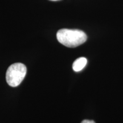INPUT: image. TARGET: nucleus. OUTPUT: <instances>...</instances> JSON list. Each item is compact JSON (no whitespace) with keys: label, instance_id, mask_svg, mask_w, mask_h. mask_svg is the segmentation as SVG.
<instances>
[{"label":"nucleus","instance_id":"f257e3e1","mask_svg":"<svg viewBox=\"0 0 123 123\" xmlns=\"http://www.w3.org/2000/svg\"><path fill=\"white\" fill-rule=\"evenodd\" d=\"M58 42L66 47L74 48L84 43L87 37L83 31L78 29H63L56 33Z\"/></svg>","mask_w":123,"mask_h":123},{"label":"nucleus","instance_id":"f03ea898","mask_svg":"<svg viewBox=\"0 0 123 123\" xmlns=\"http://www.w3.org/2000/svg\"><path fill=\"white\" fill-rule=\"evenodd\" d=\"M27 73V68L21 63H15L10 65L6 74L7 83L11 87H17L24 79Z\"/></svg>","mask_w":123,"mask_h":123},{"label":"nucleus","instance_id":"7ed1b4c3","mask_svg":"<svg viewBox=\"0 0 123 123\" xmlns=\"http://www.w3.org/2000/svg\"><path fill=\"white\" fill-rule=\"evenodd\" d=\"M87 63V59L86 58L81 57L75 60L73 64V70L75 72H79L84 68Z\"/></svg>","mask_w":123,"mask_h":123},{"label":"nucleus","instance_id":"20e7f679","mask_svg":"<svg viewBox=\"0 0 123 123\" xmlns=\"http://www.w3.org/2000/svg\"><path fill=\"white\" fill-rule=\"evenodd\" d=\"M81 123H95L94 121L93 120H84L83 121H82Z\"/></svg>","mask_w":123,"mask_h":123},{"label":"nucleus","instance_id":"39448f33","mask_svg":"<svg viewBox=\"0 0 123 123\" xmlns=\"http://www.w3.org/2000/svg\"><path fill=\"white\" fill-rule=\"evenodd\" d=\"M50 1H59V0H50Z\"/></svg>","mask_w":123,"mask_h":123}]
</instances>
